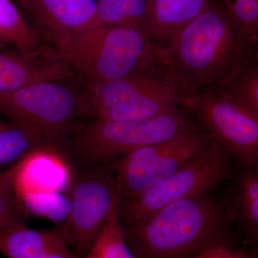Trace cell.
<instances>
[{
    "mask_svg": "<svg viewBox=\"0 0 258 258\" xmlns=\"http://www.w3.org/2000/svg\"><path fill=\"white\" fill-rule=\"evenodd\" d=\"M217 0H147L144 32L157 46H167L185 25Z\"/></svg>",
    "mask_w": 258,
    "mask_h": 258,
    "instance_id": "cell-14",
    "label": "cell"
},
{
    "mask_svg": "<svg viewBox=\"0 0 258 258\" xmlns=\"http://www.w3.org/2000/svg\"><path fill=\"white\" fill-rule=\"evenodd\" d=\"M179 107L241 166L258 167L257 111L218 88L184 95Z\"/></svg>",
    "mask_w": 258,
    "mask_h": 258,
    "instance_id": "cell-8",
    "label": "cell"
},
{
    "mask_svg": "<svg viewBox=\"0 0 258 258\" xmlns=\"http://www.w3.org/2000/svg\"><path fill=\"white\" fill-rule=\"evenodd\" d=\"M35 134L13 127L0 132V166L18 163L30 153L45 147Z\"/></svg>",
    "mask_w": 258,
    "mask_h": 258,
    "instance_id": "cell-21",
    "label": "cell"
},
{
    "mask_svg": "<svg viewBox=\"0 0 258 258\" xmlns=\"http://www.w3.org/2000/svg\"><path fill=\"white\" fill-rule=\"evenodd\" d=\"M121 223L136 258H191L215 247L229 249L232 238L230 220L209 193Z\"/></svg>",
    "mask_w": 258,
    "mask_h": 258,
    "instance_id": "cell-2",
    "label": "cell"
},
{
    "mask_svg": "<svg viewBox=\"0 0 258 258\" xmlns=\"http://www.w3.org/2000/svg\"><path fill=\"white\" fill-rule=\"evenodd\" d=\"M257 45L258 37L239 26L217 0L161 47L159 62L184 96L216 87L257 62Z\"/></svg>",
    "mask_w": 258,
    "mask_h": 258,
    "instance_id": "cell-1",
    "label": "cell"
},
{
    "mask_svg": "<svg viewBox=\"0 0 258 258\" xmlns=\"http://www.w3.org/2000/svg\"><path fill=\"white\" fill-rule=\"evenodd\" d=\"M86 256L89 258H136L125 240L118 210L110 217Z\"/></svg>",
    "mask_w": 258,
    "mask_h": 258,
    "instance_id": "cell-20",
    "label": "cell"
},
{
    "mask_svg": "<svg viewBox=\"0 0 258 258\" xmlns=\"http://www.w3.org/2000/svg\"><path fill=\"white\" fill-rule=\"evenodd\" d=\"M232 254H233V258H254L248 254L244 253V252H232Z\"/></svg>",
    "mask_w": 258,
    "mask_h": 258,
    "instance_id": "cell-28",
    "label": "cell"
},
{
    "mask_svg": "<svg viewBox=\"0 0 258 258\" xmlns=\"http://www.w3.org/2000/svg\"><path fill=\"white\" fill-rule=\"evenodd\" d=\"M83 258H89V257H87V256H86V257H83Z\"/></svg>",
    "mask_w": 258,
    "mask_h": 258,
    "instance_id": "cell-31",
    "label": "cell"
},
{
    "mask_svg": "<svg viewBox=\"0 0 258 258\" xmlns=\"http://www.w3.org/2000/svg\"><path fill=\"white\" fill-rule=\"evenodd\" d=\"M191 258H233V254L230 249L215 247Z\"/></svg>",
    "mask_w": 258,
    "mask_h": 258,
    "instance_id": "cell-26",
    "label": "cell"
},
{
    "mask_svg": "<svg viewBox=\"0 0 258 258\" xmlns=\"http://www.w3.org/2000/svg\"><path fill=\"white\" fill-rule=\"evenodd\" d=\"M82 86L123 79L159 60L157 46L142 30L96 25L56 42Z\"/></svg>",
    "mask_w": 258,
    "mask_h": 258,
    "instance_id": "cell-3",
    "label": "cell"
},
{
    "mask_svg": "<svg viewBox=\"0 0 258 258\" xmlns=\"http://www.w3.org/2000/svg\"><path fill=\"white\" fill-rule=\"evenodd\" d=\"M231 18L252 36L258 37V0H221Z\"/></svg>",
    "mask_w": 258,
    "mask_h": 258,
    "instance_id": "cell-24",
    "label": "cell"
},
{
    "mask_svg": "<svg viewBox=\"0 0 258 258\" xmlns=\"http://www.w3.org/2000/svg\"><path fill=\"white\" fill-rule=\"evenodd\" d=\"M37 258H76L75 257L66 240H62L45 253Z\"/></svg>",
    "mask_w": 258,
    "mask_h": 258,
    "instance_id": "cell-25",
    "label": "cell"
},
{
    "mask_svg": "<svg viewBox=\"0 0 258 258\" xmlns=\"http://www.w3.org/2000/svg\"><path fill=\"white\" fill-rule=\"evenodd\" d=\"M25 212L62 225L69 217L71 202L67 195L56 192L26 194L18 198Z\"/></svg>",
    "mask_w": 258,
    "mask_h": 258,
    "instance_id": "cell-19",
    "label": "cell"
},
{
    "mask_svg": "<svg viewBox=\"0 0 258 258\" xmlns=\"http://www.w3.org/2000/svg\"><path fill=\"white\" fill-rule=\"evenodd\" d=\"M14 165L0 174V228L25 224V211L13 189Z\"/></svg>",
    "mask_w": 258,
    "mask_h": 258,
    "instance_id": "cell-23",
    "label": "cell"
},
{
    "mask_svg": "<svg viewBox=\"0 0 258 258\" xmlns=\"http://www.w3.org/2000/svg\"><path fill=\"white\" fill-rule=\"evenodd\" d=\"M214 88L225 90L258 111V62L241 68Z\"/></svg>",
    "mask_w": 258,
    "mask_h": 258,
    "instance_id": "cell-22",
    "label": "cell"
},
{
    "mask_svg": "<svg viewBox=\"0 0 258 258\" xmlns=\"http://www.w3.org/2000/svg\"><path fill=\"white\" fill-rule=\"evenodd\" d=\"M147 15V0H96L93 26L130 27L144 31Z\"/></svg>",
    "mask_w": 258,
    "mask_h": 258,
    "instance_id": "cell-18",
    "label": "cell"
},
{
    "mask_svg": "<svg viewBox=\"0 0 258 258\" xmlns=\"http://www.w3.org/2000/svg\"><path fill=\"white\" fill-rule=\"evenodd\" d=\"M84 119H147L179 108L184 96L159 61L116 81L83 86Z\"/></svg>",
    "mask_w": 258,
    "mask_h": 258,
    "instance_id": "cell-5",
    "label": "cell"
},
{
    "mask_svg": "<svg viewBox=\"0 0 258 258\" xmlns=\"http://www.w3.org/2000/svg\"><path fill=\"white\" fill-rule=\"evenodd\" d=\"M75 80L76 74L52 42L30 50L0 49V96L39 81Z\"/></svg>",
    "mask_w": 258,
    "mask_h": 258,
    "instance_id": "cell-11",
    "label": "cell"
},
{
    "mask_svg": "<svg viewBox=\"0 0 258 258\" xmlns=\"http://www.w3.org/2000/svg\"><path fill=\"white\" fill-rule=\"evenodd\" d=\"M20 9L44 41L55 44L94 25L96 0H23Z\"/></svg>",
    "mask_w": 258,
    "mask_h": 258,
    "instance_id": "cell-12",
    "label": "cell"
},
{
    "mask_svg": "<svg viewBox=\"0 0 258 258\" xmlns=\"http://www.w3.org/2000/svg\"><path fill=\"white\" fill-rule=\"evenodd\" d=\"M201 129L180 107L147 119L81 121L60 152L71 164H108L140 148Z\"/></svg>",
    "mask_w": 258,
    "mask_h": 258,
    "instance_id": "cell-4",
    "label": "cell"
},
{
    "mask_svg": "<svg viewBox=\"0 0 258 258\" xmlns=\"http://www.w3.org/2000/svg\"><path fill=\"white\" fill-rule=\"evenodd\" d=\"M7 45H8V44H7L6 42H5L0 39V49H5Z\"/></svg>",
    "mask_w": 258,
    "mask_h": 258,
    "instance_id": "cell-29",
    "label": "cell"
},
{
    "mask_svg": "<svg viewBox=\"0 0 258 258\" xmlns=\"http://www.w3.org/2000/svg\"><path fill=\"white\" fill-rule=\"evenodd\" d=\"M214 139L204 129L150 144L108 163L119 200L159 184L206 150Z\"/></svg>",
    "mask_w": 258,
    "mask_h": 258,
    "instance_id": "cell-10",
    "label": "cell"
},
{
    "mask_svg": "<svg viewBox=\"0 0 258 258\" xmlns=\"http://www.w3.org/2000/svg\"></svg>",
    "mask_w": 258,
    "mask_h": 258,
    "instance_id": "cell-32",
    "label": "cell"
},
{
    "mask_svg": "<svg viewBox=\"0 0 258 258\" xmlns=\"http://www.w3.org/2000/svg\"><path fill=\"white\" fill-rule=\"evenodd\" d=\"M13 2H14V3H15V4H16L17 5H20V3H22V1H23V0H13Z\"/></svg>",
    "mask_w": 258,
    "mask_h": 258,
    "instance_id": "cell-30",
    "label": "cell"
},
{
    "mask_svg": "<svg viewBox=\"0 0 258 258\" xmlns=\"http://www.w3.org/2000/svg\"><path fill=\"white\" fill-rule=\"evenodd\" d=\"M15 125L12 124V123H10V122L4 121V120L0 119V132H2V131L6 130V129L13 128V127Z\"/></svg>",
    "mask_w": 258,
    "mask_h": 258,
    "instance_id": "cell-27",
    "label": "cell"
},
{
    "mask_svg": "<svg viewBox=\"0 0 258 258\" xmlns=\"http://www.w3.org/2000/svg\"><path fill=\"white\" fill-rule=\"evenodd\" d=\"M233 157L214 139L210 147L167 179L132 198L119 200L121 222L133 221L180 200L210 192L230 178Z\"/></svg>",
    "mask_w": 258,
    "mask_h": 258,
    "instance_id": "cell-9",
    "label": "cell"
},
{
    "mask_svg": "<svg viewBox=\"0 0 258 258\" xmlns=\"http://www.w3.org/2000/svg\"><path fill=\"white\" fill-rule=\"evenodd\" d=\"M58 227L37 230L25 224L0 228V253L8 258H37L64 240Z\"/></svg>",
    "mask_w": 258,
    "mask_h": 258,
    "instance_id": "cell-16",
    "label": "cell"
},
{
    "mask_svg": "<svg viewBox=\"0 0 258 258\" xmlns=\"http://www.w3.org/2000/svg\"><path fill=\"white\" fill-rule=\"evenodd\" d=\"M0 113L15 126L36 135L45 145L60 151L84 119L82 84L79 80L32 83L0 96Z\"/></svg>",
    "mask_w": 258,
    "mask_h": 258,
    "instance_id": "cell-6",
    "label": "cell"
},
{
    "mask_svg": "<svg viewBox=\"0 0 258 258\" xmlns=\"http://www.w3.org/2000/svg\"><path fill=\"white\" fill-rule=\"evenodd\" d=\"M71 163L57 149L42 147L14 164L13 186L17 198L34 192H69Z\"/></svg>",
    "mask_w": 258,
    "mask_h": 258,
    "instance_id": "cell-13",
    "label": "cell"
},
{
    "mask_svg": "<svg viewBox=\"0 0 258 258\" xmlns=\"http://www.w3.org/2000/svg\"><path fill=\"white\" fill-rule=\"evenodd\" d=\"M69 217L59 229L76 258L86 257L113 212L119 198L113 169L106 163L71 164Z\"/></svg>",
    "mask_w": 258,
    "mask_h": 258,
    "instance_id": "cell-7",
    "label": "cell"
},
{
    "mask_svg": "<svg viewBox=\"0 0 258 258\" xmlns=\"http://www.w3.org/2000/svg\"><path fill=\"white\" fill-rule=\"evenodd\" d=\"M226 191L222 208L230 222L251 238L258 237V167L241 166Z\"/></svg>",
    "mask_w": 258,
    "mask_h": 258,
    "instance_id": "cell-15",
    "label": "cell"
},
{
    "mask_svg": "<svg viewBox=\"0 0 258 258\" xmlns=\"http://www.w3.org/2000/svg\"><path fill=\"white\" fill-rule=\"evenodd\" d=\"M0 39L20 50H30L45 42L13 0H0Z\"/></svg>",
    "mask_w": 258,
    "mask_h": 258,
    "instance_id": "cell-17",
    "label": "cell"
}]
</instances>
